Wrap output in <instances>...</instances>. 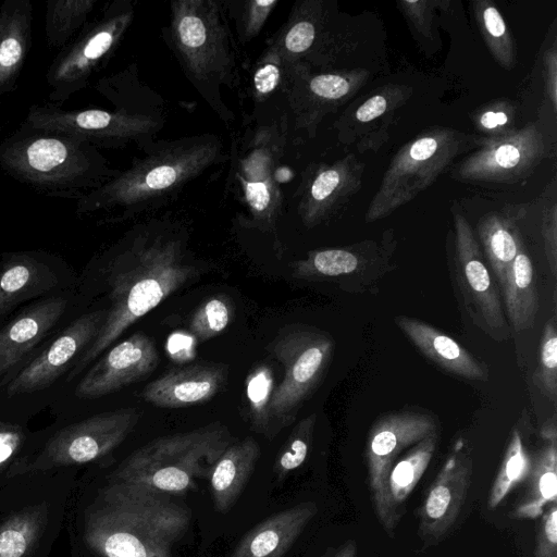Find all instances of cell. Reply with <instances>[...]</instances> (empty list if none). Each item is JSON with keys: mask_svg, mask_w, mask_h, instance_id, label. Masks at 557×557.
Returning a JSON list of instances; mask_svg holds the SVG:
<instances>
[{"mask_svg": "<svg viewBox=\"0 0 557 557\" xmlns=\"http://www.w3.org/2000/svg\"><path fill=\"white\" fill-rule=\"evenodd\" d=\"M189 508L146 485L79 475L66 512L71 557H173Z\"/></svg>", "mask_w": 557, "mask_h": 557, "instance_id": "cell-1", "label": "cell"}, {"mask_svg": "<svg viewBox=\"0 0 557 557\" xmlns=\"http://www.w3.org/2000/svg\"><path fill=\"white\" fill-rule=\"evenodd\" d=\"M196 273L197 270L185 264L178 250L172 246L125 252L104 263L88 265L79 275L78 287L88 301L96 294L104 293L108 313L95 341L72 372L67 388L132 324Z\"/></svg>", "mask_w": 557, "mask_h": 557, "instance_id": "cell-2", "label": "cell"}, {"mask_svg": "<svg viewBox=\"0 0 557 557\" xmlns=\"http://www.w3.org/2000/svg\"><path fill=\"white\" fill-rule=\"evenodd\" d=\"M81 471L21 473L0 488V557H49Z\"/></svg>", "mask_w": 557, "mask_h": 557, "instance_id": "cell-3", "label": "cell"}, {"mask_svg": "<svg viewBox=\"0 0 557 557\" xmlns=\"http://www.w3.org/2000/svg\"><path fill=\"white\" fill-rule=\"evenodd\" d=\"M108 305L91 302L7 384L0 387V420L29 424L65 393L77 362L98 335Z\"/></svg>", "mask_w": 557, "mask_h": 557, "instance_id": "cell-4", "label": "cell"}, {"mask_svg": "<svg viewBox=\"0 0 557 557\" xmlns=\"http://www.w3.org/2000/svg\"><path fill=\"white\" fill-rule=\"evenodd\" d=\"M232 444L227 429L211 423L195 430L157 437L120 461L103 479L146 485L164 494L197 487L208 479Z\"/></svg>", "mask_w": 557, "mask_h": 557, "instance_id": "cell-5", "label": "cell"}, {"mask_svg": "<svg viewBox=\"0 0 557 557\" xmlns=\"http://www.w3.org/2000/svg\"><path fill=\"white\" fill-rule=\"evenodd\" d=\"M134 407L84 411L38 429V436L17 475L26 472L102 466L137 425Z\"/></svg>", "mask_w": 557, "mask_h": 557, "instance_id": "cell-6", "label": "cell"}, {"mask_svg": "<svg viewBox=\"0 0 557 557\" xmlns=\"http://www.w3.org/2000/svg\"><path fill=\"white\" fill-rule=\"evenodd\" d=\"M284 370L269 407L270 424H290L305 400L320 383L333 355L332 337L318 329L293 325L282 329L268 347Z\"/></svg>", "mask_w": 557, "mask_h": 557, "instance_id": "cell-7", "label": "cell"}, {"mask_svg": "<svg viewBox=\"0 0 557 557\" xmlns=\"http://www.w3.org/2000/svg\"><path fill=\"white\" fill-rule=\"evenodd\" d=\"M90 304L77 285L29 302L5 319L0 324V387Z\"/></svg>", "mask_w": 557, "mask_h": 557, "instance_id": "cell-8", "label": "cell"}, {"mask_svg": "<svg viewBox=\"0 0 557 557\" xmlns=\"http://www.w3.org/2000/svg\"><path fill=\"white\" fill-rule=\"evenodd\" d=\"M153 341L137 332L102 352L50 407L54 418L77 413L87 406L144 380L157 368Z\"/></svg>", "mask_w": 557, "mask_h": 557, "instance_id": "cell-9", "label": "cell"}, {"mask_svg": "<svg viewBox=\"0 0 557 557\" xmlns=\"http://www.w3.org/2000/svg\"><path fill=\"white\" fill-rule=\"evenodd\" d=\"M436 431L432 416L412 410L381 416L370 429L364 450L370 495L374 513L389 535L400 519L388 494L389 471L406 448Z\"/></svg>", "mask_w": 557, "mask_h": 557, "instance_id": "cell-10", "label": "cell"}, {"mask_svg": "<svg viewBox=\"0 0 557 557\" xmlns=\"http://www.w3.org/2000/svg\"><path fill=\"white\" fill-rule=\"evenodd\" d=\"M79 274L60 256L44 250L0 256V324L39 298L75 288Z\"/></svg>", "mask_w": 557, "mask_h": 557, "instance_id": "cell-11", "label": "cell"}, {"mask_svg": "<svg viewBox=\"0 0 557 557\" xmlns=\"http://www.w3.org/2000/svg\"><path fill=\"white\" fill-rule=\"evenodd\" d=\"M2 159L12 171L39 184L72 182L87 168L74 137L67 135L20 139L4 149Z\"/></svg>", "mask_w": 557, "mask_h": 557, "instance_id": "cell-12", "label": "cell"}, {"mask_svg": "<svg viewBox=\"0 0 557 557\" xmlns=\"http://www.w3.org/2000/svg\"><path fill=\"white\" fill-rule=\"evenodd\" d=\"M473 463L456 448L431 484L419 510V533L426 543L440 541L455 523L467 497Z\"/></svg>", "mask_w": 557, "mask_h": 557, "instance_id": "cell-13", "label": "cell"}, {"mask_svg": "<svg viewBox=\"0 0 557 557\" xmlns=\"http://www.w3.org/2000/svg\"><path fill=\"white\" fill-rule=\"evenodd\" d=\"M457 234V276L463 296L479 319V325L495 338H506L509 331L498 288L469 228L459 224Z\"/></svg>", "mask_w": 557, "mask_h": 557, "instance_id": "cell-14", "label": "cell"}, {"mask_svg": "<svg viewBox=\"0 0 557 557\" xmlns=\"http://www.w3.org/2000/svg\"><path fill=\"white\" fill-rule=\"evenodd\" d=\"M226 371L215 364L171 369L148 383L141 398L160 408H184L210 400L225 383Z\"/></svg>", "mask_w": 557, "mask_h": 557, "instance_id": "cell-15", "label": "cell"}, {"mask_svg": "<svg viewBox=\"0 0 557 557\" xmlns=\"http://www.w3.org/2000/svg\"><path fill=\"white\" fill-rule=\"evenodd\" d=\"M318 512L304 502L273 513L249 530L230 557H283Z\"/></svg>", "mask_w": 557, "mask_h": 557, "instance_id": "cell-16", "label": "cell"}, {"mask_svg": "<svg viewBox=\"0 0 557 557\" xmlns=\"http://www.w3.org/2000/svg\"><path fill=\"white\" fill-rule=\"evenodd\" d=\"M395 323L424 356L445 371L467 380H487L488 374L484 367L448 335L421 320L406 315H397Z\"/></svg>", "mask_w": 557, "mask_h": 557, "instance_id": "cell-17", "label": "cell"}, {"mask_svg": "<svg viewBox=\"0 0 557 557\" xmlns=\"http://www.w3.org/2000/svg\"><path fill=\"white\" fill-rule=\"evenodd\" d=\"M260 446L251 437L232 443L215 462L209 478L214 507L220 512L231 509L260 458Z\"/></svg>", "mask_w": 557, "mask_h": 557, "instance_id": "cell-18", "label": "cell"}, {"mask_svg": "<svg viewBox=\"0 0 557 557\" xmlns=\"http://www.w3.org/2000/svg\"><path fill=\"white\" fill-rule=\"evenodd\" d=\"M528 484L510 516L518 519H536L557 496V441H548L536 454L528 473Z\"/></svg>", "mask_w": 557, "mask_h": 557, "instance_id": "cell-19", "label": "cell"}, {"mask_svg": "<svg viewBox=\"0 0 557 557\" xmlns=\"http://www.w3.org/2000/svg\"><path fill=\"white\" fill-rule=\"evenodd\" d=\"M507 318L515 332L534 325L539 308L533 265L521 246L502 287Z\"/></svg>", "mask_w": 557, "mask_h": 557, "instance_id": "cell-20", "label": "cell"}, {"mask_svg": "<svg viewBox=\"0 0 557 557\" xmlns=\"http://www.w3.org/2000/svg\"><path fill=\"white\" fill-rule=\"evenodd\" d=\"M114 40L112 25H104L75 42L53 64L50 83L65 86L83 78L90 67L111 48Z\"/></svg>", "mask_w": 557, "mask_h": 557, "instance_id": "cell-21", "label": "cell"}, {"mask_svg": "<svg viewBox=\"0 0 557 557\" xmlns=\"http://www.w3.org/2000/svg\"><path fill=\"white\" fill-rule=\"evenodd\" d=\"M29 8H8L0 13V90L16 76L26 55Z\"/></svg>", "mask_w": 557, "mask_h": 557, "instance_id": "cell-22", "label": "cell"}, {"mask_svg": "<svg viewBox=\"0 0 557 557\" xmlns=\"http://www.w3.org/2000/svg\"><path fill=\"white\" fill-rule=\"evenodd\" d=\"M436 443L437 431L413 445L392 467L387 479V488L393 506L399 516V507L403 506L426 470L435 451Z\"/></svg>", "mask_w": 557, "mask_h": 557, "instance_id": "cell-23", "label": "cell"}, {"mask_svg": "<svg viewBox=\"0 0 557 557\" xmlns=\"http://www.w3.org/2000/svg\"><path fill=\"white\" fill-rule=\"evenodd\" d=\"M37 436L38 430L30 429L29 424L0 420V488L17 475Z\"/></svg>", "mask_w": 557, "mask_h": 557, "instance_id": "cell-24", "label": "cell"}, {"mask_svg": "<svg viewBox=\"0 0 557 557\" xmlns=\"http://www.w3.org/2000/svg\"><path fill=\"white\" fill-rule=\"evenodd\" d=\"M531 462L520 433L518 430H513L490 492L488 506L491 508L497 507L509 492L528 476Z\"/></svg>", "mask_w": 557, "mask_h": 557, "instance_id": "cell-25", "label": "cell"}, {"mask_svg": "<svg viewBox=\"0 0 557 557\" xmlns=\"http://www.w3.org/2000/svg\"><path fill=\"white\" fill-rule=\"evenodd\" d=\"M362 260L347 249H325L312 252L295 265L294 275L301 278L337 277L359 271Z\"/></svg>", "mask_w": 557, "mask_h": 557, "instance_id": "cell-26", "label": "cell"}, {"mask_svg": "<svg viewBox=\"0 0 557 557\" xmlns=\"http://www.w3.org/2000/svg\"><path fill=\"white\" fill-rule=\"evenodd\" d=\"M482 242L486 259L502 289L506 274L521 245L512 234L498 222H492L483 230Z\"/></svg>", "mask_w": 557, "mask_h": 557, "instance_id": "cell-27", "label": "cell"}, {"mask_svg": "<svg viewBox=\"0 0 557 557\" xmlns=\"http://www.w3.org/2000/svg\"><path fill=\"white\" fill-rule=\"evenodd\" d=\"M233 311L232 300L225 294L214 295L196 309L189 321V331L199 342L215 337L231 323Z\"/></svg>", "mask_w": 557, "mask_h": 557, "instance_id": "cell-28", "label": "cell"}, {"mask_svg": "<svg viewBox=\"0 0 557 557\" xmlns=\"http://www.w3.org/2000/svg\"><path fill=\"white\" fill-rule=\"evenodd\" d=\"M315 418V413H312L298 422L282 446L273 466L276 481H283L305 462L312 442Z\"/></svg>", "mask_w": 557, "mask_h": 557, "instance_id": "cell-29", "label": "cell"}, {"mask_svg": "<svg viewBox=\"0 0 557 557\" xmlns=\"http://www.w3.org/2000/svg\"><path fill=\"white\" fill-rule=\"evenodd\" d=\"M274 376L271 368L259 364L246 381V395L252 424L257 432H267L270 426L269 407L274 392Z\"/></svg>", "mask_w": 557, "mask_h": 557, "instance_id": "cell-30", "label": "cell"}, {"mask_svg": "<svg viewBox=\"0 0 557 557\" xmlns=\"http://www.w3.org/2000/svg\"><path fill=\"white\" fill-rule=\"evenodd\" d=\"M533 382L540 392L556 404L557 400V329L556 319L547 320L540 346L539 363Z\"/></svg>", "mask_w": 557, "mask_h": 557, "instance_id": "cell-31", "label": "cell"}, {"mask_svg": "<svg viewBox=\"0 0 557 557\" xmlns=\"http://www.w3.org/2000/svg\"><path fill=\"white\" fill-rule=\"evenodd\" d=\"M92 2L51 1L48 3L47 33L53 45L62 44L74 32Z\"/></svg>", "mask_w": 557, "mask_h": 557, "instance_id": "cell-32", "label": "cell"}, {"mask_svg": "<svg viewBox=\"0 0 557 557\" xmlns=\"http://www.w3.org/2000/svg\"><path fill=\"white\" fill-rule=\"evenodd\" d=\"M535 557H557V507L550 505L537 525Z\"/></svg>", "mask_w": 557, "mask_h": 557, "instance_id": "cell-33", "label": "cell"}, {"mask_svg": "<svg viewBox=\"0 0 557 557\" xmlns=\"http://www.w3.org/2000/svg\"><path fill=\"white\" fill-rule=\"evenodd\" d=\"M521 159L522 150L519 146L504 144L482 159V166L487 171H505L517 166Z\"/></svg>", "mask_w": 557, "mask_h": 557, "instance_id": "cell-34", "label": "cell"}, {"mask_svg": "<svg viewBox=\"0 0 557 557\" xmlns=\"http://www.w3.org/2000/svg\"><path fill=\"white\" fill-rule=\"evenodd\" d=\"M311 90L323 98L337 99L349 90L348 82L338 75H319L310 83Z\"/></svg>", "mask_w": 557, "mask_h": 557, "instance_id": "cell-35", "label": "cell"}, {"mask_svg": "<svg viewBox=\"0 0 557 557\" xmlns=\"http://www.w3.org/2000/svg\"><path fill=\"white\" fill-rule=\"evenodd\" d=\"M181 41L188 48H198L206 40V27L203 22L193 15L184 16L178 23Z\"/></svg>", "mask_w": 557, "mask_h": 557, "instance_id": "cell-36", "label": "cell"}, {"mask_svg": "<svg viewBox=\"0 0 557 557\" xmlns=\"http://www.w3.org/2000/svg\"><path fill=\"white\" fill-rule=\"evenodd\" d=\"M313 39V25L309 22H300L287 33L285 46L292 52H302L311 46Z\"/></svg>", "mask_w": 557, "mask_h": 557, "instance_id": "cell-37", "label": "cell"}, {"mask_svg": "<svg viewBox=\"0 0 557 557\" xmlns=\"http://www.w3.org/2000/svg\"><path fill=\"white\" fill-rule=\"evenodd\" d=\"M338 183L339 174L337 171H324L313 182L311 195L315 200H323L334 191Z\"/></svg>", "mask_w": 557, "mask_h": 557, "instance_id": "cell-38", "label": "cell"}, {"mask_svg": "<svg viewBox=\"0 0 557 557\" xmlns=\"http://www.w3.org/2000/svg\"><path fill=\"white\" fill-rule=\"evenodd\" d=\"M177 178V170L171 165H162L151 170L145 184L150 189H164L171 186Z\"/></svg>", "mask_w": 557, "mask_h": 557, "instance_id": "cell-39", "label": "cell"}, {"mask_svg": "<svg viewBox=\"0 0 557 557\" xmlns=\"http://www.w3.org/2000/svg\"><path fill=\"white\" fill-rule=\"evenodd\" d=\"M280 72L273 64H267L255 74V86L261 94L272 91L278 82Z\"/></svg>", "mask_w": 557, "mask_h": 557, "instance_id": "cell-40", "label": "cell"}, {"mask_svg": "<svg viewBox=\"0 0 557 557\" xmlns=\"http://www.w3.org/2000/svg\"><path fill=\"white\" fill-rule=\"evenodd\" d=\"M246 195L250 206L258 210H264L270 202V191L262 182L247 183Z\"/></svg>", "mask_w": 557, "mask_h": 557, "instance_id": "cell-41", "label": "cell"}, {"mask_svg": "<svg viewBox=\"0 0 557 557\" xmlns=\"http://www.w3.org/2000/svg\"><path fill=\"white\" fill-rule=\"evenodd\" d=\"M386 110V100L382 96H374L368 99L356 112L360 122H369L383 114Z\"/></svg>", "mask_w": 557, "mask_h": 557, "instance_id": "cell-42", "label": "cell"}, {"mask_svg": "<svg viewBox=\"0 0 557 557\" xmlns=\"http://www.w3.org/2000/svg\"><path fill=\"white\" fill-rule=\"evenodd\" d=\"M483 20L487 32L493 37H502L506 33V25L497 9L490 7L486 8L483 14Z\"/></svg>", "mask_w": 557, "mask_h": 557, "instance_id": "cell-43", "label": "cell"}, {"mask_svg": "<svg viewBox=\"0 0 557 557\" xmlns=\"http://www.w3.org/2000/svg\"><path fill=\"white\" fill-rule=\"evenodd\" d=\"M507 122V115L504 112H486L481 117V124L485 128H494L504 125Z\"/></svg>", "mask_w": 557, "mask_h": 557, "instance_id": "cell-44", "label": "cell"}, {"mask_svg": "<svg viewBox=\"0 0 557 557\" xmlns=\"http://www.w3.org/2000/svg\"><path fill=\"white\" fill-rule=\"evenodd\" d=\"M357 546L354 541L341 545L330 557H356Z\"/></svg>", "mask_w": 557, "mask_h": 557, "instance_id": "cell-45", "label": "cell"}, {"mask_svg": "<svg viewBox=\"0 0 557 557\" xmlns=\"http://www.w3.org/2000/svg\"><path fill=\"white\" fill-rule=\"evenodd\" d=\"M541 436L546 442L557 441V430H556L555 418H552L543 425V428L541 430Z\"/></svg>", "mask_w": 557, "mask_h": 557, "instance_id": "cell-46", "label": "cell"}, {"mask_svg": "<svg viewBox=\"0 0 557 557\" xmlns=\"http://www.w3.org/2000/svg\"><path fill=\"white\" fill-rule=\"evenodd\" d=\"M275 3V1H257L256 4L257 5H262V7H270V5H273Z\"/></svg>", "mask_w": 557, "mask_h": 557, "instance_id": "cell-47", "label": "cell"}]
</instances>
